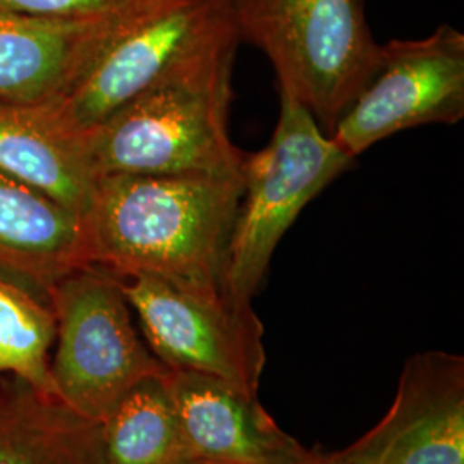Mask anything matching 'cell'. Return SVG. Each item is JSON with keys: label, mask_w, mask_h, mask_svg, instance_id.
Masks as SVG:
<instances>
[{"label": "cell", "mask_w": 464, "mask_h": 464, "mask_svg": "<svg viewBox=\"0 0 464 464\" xmlns=\"http://www.w3.org/2000/svg\"><path fill=\"white\" fill-rule=\"evenodd\" d=\"M241 193L243 170L99 176L83 214L90 264L117 277L149 274L222 289Z\"/></svg>", "instance_id": "6da1fadb"}, {"label": "cell", "mask_w": 464, "mask_h": 464, "mask_svg": "<svg viewBox=\"0 0 464 464\" xmlns=\"http://www.w3.org/2000/svg\"><path fill=\"white\" fill-rule=\"evenodd\" d=\"M234 59L150 90L86 134L97 178L241 172L246 153L229 136Z\"/></svg>", "instance_id": "7a4b0ae2"}, {"label": "cell", "mask_w": 464, "mask_h": 464, "mask_svg": "<svg viewBox=\"0 0 464 464\" xmlns=\"http://www.w3.org/2000/svg\"><path fill=\"white\" fill-rule=\"evenodd\" d=\"M239 40L262 50L279 90L299 100L332 133L365 88L381 45L363 0H226Z\"/></svg>", "instance_id": "3957f363"}, {"label": "cell", "mask_w": 464, "mask_h": 464, "mask_svg": "<svg viewBox=\"0 0 464 464\" xmlns=\"http://www.w3.org/2000/svg\"><path fill=\"white\" fill-rule=\"evenodd\" d=\"M239 42L226 0H166L117 21L57 111L86 136L150 90L236 55Z\"/></svg>", "instance_id": "277c9868"}, {"label": "cell", "mask_w": 464, "mask_h": 464, "mask_svg": "<svg viewBox=\"0 0 464 464\" xmlns=\"http://www.w3.org/2000/svg\"><path fill=\"white\" fill-rule=\"evenodd\" d=\"M281 112L266 149L245 157L243 193L227 245L222 291L251 304L274 251L301 210L353 164L293 95L279 90Z\"/></svg>", "instance_id": "5b68a950"}, {"label": "cell", "mask_w": 464, "mask_h": 464, "mask_svg": "<svg viewBox=\"0 0 464 464\" xmlns=\"http://www.w3.org/2000/svg\"><path fill=\"white\" fill-rule=\"evenodd\" d=\"M55 341L50 373L57 398L102 423L140 382L167 370L141 337L133 310L112 272L86 266L50 293Z\"/></svg>", "instance_id": "8992f818"}, {"label": "cell", "mask_w": 464, "mask_h": 464, "mask_svg": "<svg viewBox=\"0 0 464 464\" xmlns=\"http://www.w3.org/2000/svg\"><path fill=\"white\" fill-rule=\"evenodd\" d=\"M145 343L170 372H189L255 394L266 368L264 325L253 304L222 289H193L149 274L117 277Z\"/></svg>", "instance_id": "52a82bcc"}, {"label": "cell", "mask_w": 464, "mask_h": 464, "mask_svg": "<svg viewBox=\"0 0 464 464\" xmlns=\"http://www.w3.org/2000/svg\"><path fill=\"white\" fill-rule=\"evenodd\" d=\"M463 117L464 34L440 24L425 38L381 45L368 83L331 138L356 159L389 136L425 124H456Z\"/></svg>", "instance_id": "ba28073f"}, {"label": "cell", "mask_w": 464, "mask_h": 464, "mask_svg": "<svg viewBox=\"0 0 464 464\" xmlns=\"http://www.w3.org/2000/svg\"><path fill=\"white\" fill-rule=\"evenodd\" d=\"M346 464H464V358L444 351L413 354L392 406L348 449Z\"/></svg>", "instance_id": "9c48e42d"}, {"label": "cell", "mask_w": 464, "mask_h": 464, "mask_svg": "<svg viewBox=\"0 0 464 464\" xmlns=\"http://www.w3.org/2000/svg\"><path fill=\"white\" fill-rule=\"evenodd\" d=\"M184 444L191 458L227 464H314L316 452L282 430L248 394L227 382L167 372Z\"/></svg>", "instance_id": "30bf717a"}, {"label": "cell", "mask_w": 464, "mask_h": 464, "mask_svg": "<svg viewBox=\"0 0 464 464\" xmlns=\"http://www.w3.org/2000/svg\"><path fill=\"white\" fill-rule=\"evenodd\" d=\"M119 19L57 21L0 11V103L61 102Z\"/></svg>", "instance_id": "8fae6325"}, {"label": "cell", "mask_w": 464, "mask_h": 464, "mask_svg": "<svg viewBox=\"0 0 464 464\" xmlns=\"http://www.w3.org/2000/svg\"><path fill=\"white\" fill-rule=\"evenodd\" d=\"M86 266L83 217L0 174V281L50 306L57 282Z\"/></svg>", "instance_id": "7c38bea8"}, {"label": "cell", "mask_w": 464, "mask_h": 464, "mask_svg": "<svg viewBox=\"0 0 464 464\" xmlns=\"http://www.w3.org/2000/svg\"><path fill=\"white\" fill-rule=\"evenodd\" d=\"M0 174L83 217L97 174L86 136L55 103H0Z\"/></svg>", "instance_id": "4fadbf2b"}, {"label": "cell", "mask_w": 464, "mask_h": 464, "mask_svg": "<svg viewBox=\"0 0 464 464\" xmlns=\"http://www.w3.org/2000/svg\"><path fill=\"white\" fill-rule=\"evenodd\" d=\"M0 389V464H105L99 421L11 377Z\"/></svg>", "instance_id": "5bb4252c"}, {"label": "cell", "mask_w": 464, "mask_h": 464, "mask_svg": "<svg viewBox=\"0 0 464 464\" xmlns=\"http://www.w3.org/2000/svg\"><path fill=\"white\" fill-rule=\"evenodd\" d=\"M166 375L140 382L100 423L105 464H181L191 458Z\"/></svg>", "instance_id": "9a60e30c"}, {"label": "cell", "mask_w": 464, "mask_h": 464, "mask_svg": "<svg viewBox=\"0 0 464 464\" xmlns=\"http://www.w3.org/2000/svg\"><path fill=\"white\" fill-rule=\"evenodd\" d=\"M53 341L55 318L49 304L0 281V379H16L57 398L50 373Z\"/></svg>", "instance_id": "2e32d148"}, {"label": "cell", "mask_w": 464, "mask_h": 464, "mask_svg": "<svg viewBox=\"0 0 464 464\" xmlns=\"http://www.w3.org/2000/svg\"><path fill=\"white\" fill-rule=\"evenodd\" d=\"M166 0H0V11L57 21H103L150 9Z\"/></svg>", "instance_id": "e0dca14e"}, {"label": "cell", "mask_w": 464, "mask_h": 464, "mask_svg": "<svg viewBox=\"0 0 464 464\" xmlns=\"http://www.w3.org/2000/svg\"><path fill=\"white\" fill-rule=\"evenodd\" d=\"M314 464H346L335 458V454H318Z\"/></svg>", "instance_id": "ac0fdd59"}, {"label": "cell", "mask_w": 464, "mask_h": 464, "mask_svg": "<svg viewBox=\"0 0 464 464\" xmlns=\"http://www.w3.org/2000/svg\"><path fill=\"white\" fill-rule=\"evenodd\" d=\"M181 464H227L222 461H216V459H207V458H189Z\"/></svg>", "instance_id": "d6986e66"}, {"label": "cell", "mask_w": 464, "mask_h": 464, "mask_svg": "<svg viewBox=\"0 0 464 464\" xmlns=\"http://www.w3.org/2000/svg\"><path fill=\"white\" fill-rule=\"evenodd\" d=\"M2 410H4V392L0 389V413H2Z\"/></svg>", "instance_id": "ffe728a7"}]
</instances>
